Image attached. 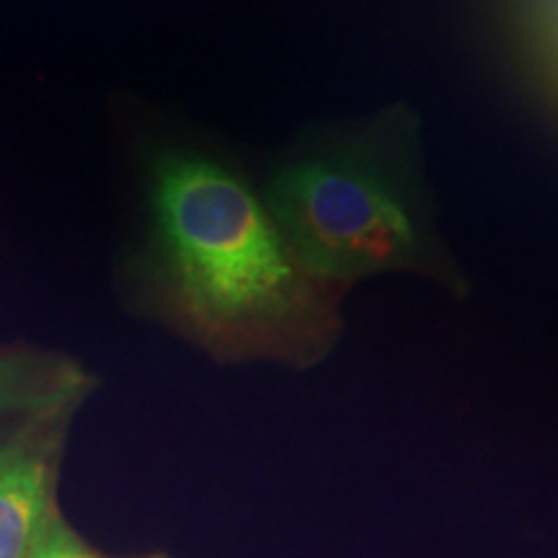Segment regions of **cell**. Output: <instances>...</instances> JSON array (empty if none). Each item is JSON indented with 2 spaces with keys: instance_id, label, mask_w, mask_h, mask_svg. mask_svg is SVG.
Returning <instances> with one entry per match:
<instances>
[{
  "instance_id": "obj_1",
  "label": "cell",
  "mask_w": 558,
  "mask_h": 558,
  "mask_svg": "<svg viewBox=\"0 0 558 558\" xmlns=\"http://www.w3.org/2000/svg\"><path fill=\"white\" fill-rule=\"evenodd\" d=\"M148 292L166 324L218 360L311 365L341 331L344 284L303 262L264 197L186 150L156 160Z\"/></svg>"
},
{
  "instance_id": "obj_2",
  "label": "cell",
  "mask_w": 558,
  "mask_h": 558,
  "mask_svg": "<svg viewBox=\"0 0 558 558\" xmlns=\"http://www.w3.org/2000/svg\"><path fill=\"white\" fill-rule=\"evenodd\" d=\"M264 202L303 262L344 288L380 271L460 284L435 233L409 111L390 109L354 135L284 160Z\"/></svg>"
},
{
  "instance_id": "obj_3",
  "label": "cell",
  "mask_w": 558,
  "mask_h": 558,
  "mask_svg": "<svg viewBox=\"0 0 558 558\" xmlns=\"http://www.w3.org/2000/svg\"><path fill=\"white\" fill-rule=\"evenodd\" d=\"M81 399L0 411V558H34L60 518V460Z\"/></svg>"
},
{
  "instance_id": "obj_4",
  "label": "cell",
  "mask_w": 558,
  "mask_h": 558,
  "mask_svg": "<svg viewBox=\"0 0 558 558\" xmlns=\"http://www.w3.org/2000/svg\"><path fill=\"white\" fill-rule=\"evenodd\" d=\"M81 548L83 543L75 538V533L62 522V518H58L52 522L50 533L45 535L34 558H78Z\"/></svg>"
},
{
  "instance_id": "obj_5",
  "label": "cell",
  "mask_w": 558,
  "mask_h": 558,
  "mask_svg": "<svg viewBox=\"0 0 558 558\" xmlns=\"http://www.w3.org/2000/svg\"><path fill=\"white\" fill-rule=\"evenodd\" d=\"M83 558H99V556H94V554H90V550H86V556H83Z\"/></svg>"
}]
</instances>
